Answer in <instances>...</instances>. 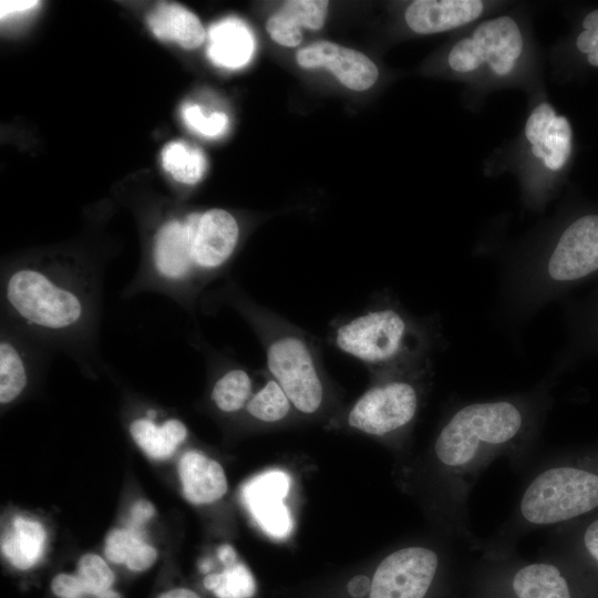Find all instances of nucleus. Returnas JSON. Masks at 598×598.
<instances>
[{
    "instance_id": "nucleus-15",
    "label": "nucleus",
    "mask_w": 598,
    "mask_h": 598,
    "mask_svg": "<svg viewBox=\"0 0 598 598\" xmlns=\"http://www.w3.org/2000/svg\"><path fill=\"white\" fill-rule=\"evenodd\" d=\"M178 475L185 498L195 505L220 499L227 492V478L221 465L196 451L186 452L178 463Z\"/></svg>"
},
{
    "instance_id": "nucleus-24",
    "label": "nucleus",
    "mask_w": 598,
    "mask_h": 598,
    "mask_svg": "<svg viewBox=\"0 0 598 598\" xmlns=\"http://www.w3.org/2000/svg\"><path fill=\"white\" fill-rule=\"evenodd\" d=\"M162 163L173 178L184 184H196L206 172L204 153L184 142L168 143L162 152Z\"/></svg>"
},
{
    "instance_id": "nucleus-13",
    "label": "nucleus",
    "mask_w": 598,
    "mask_h": 598,
    "mask_svg": "<svg viewBox=\"0 0 598 598\" xmlns=\"http://www.w3.org/2000/svg\"><path fill=\"white\" fill-rule=\"evenodd\" d=\"M297 62L306 69L326 68L354 91L370 89L379 78L378 66L365 54L329 41L315 42L299 50Z\"/></svg>"
},
{
    "instance_id": "nucleus-8",
    "label": "nucleus",
    "mask_w": 598,
    "mask_h": 598,
    "mask_svg": "<svg viewBox=\"0 0 598 598\" xmlns=\"http://www.w3.org/2000/svg\"><path fill=\"white\" fill-rule=\"evenodd\" d=\"M528 272L526 281L535 301L598 276V213L582 214L567 223Z\"/></svg>"
},
{
    "instance_id": "nucleus-18",
    "label": "nucleus",
    "mask_w": 598,
    "mask_h": 598,
    "mask_svg": "<svg viewBox=\"0 0 598 598\" xmlns=\"http://www.w3.org/2000/svg\"><path fill=\"white\" fill-rule=\"evenodd\" d=\"M155 410H147L146 416L135 419L130 424V433L137 446L151 458H168L186 440L188 431L178 419L172 417L157 424Z\"/></svg>"
},
{
    "instance_id": "nucleus-23",
    "label": "nucleus",
    "mask_w": 598,
    "mask_h": 598,
    "mask_svg": "<svg viewBox=\"0 0 598 598\" xmlns=\"http://www.w3.org/2000/svg\"><path fill=\"white\" fill-rule=\"evenodd\" d=\"M254 394L250 372L239 365L227 368L214 382L210 400L224 413H236L246 408Z\"/></svg>"
},
{
    "instance_id": "nucleus-10",
    "label": "nucleus",
    "mask_w": 598,
    "mask_h": 598,
    "mask_svg": "<svg viewBox=\"0 0 598 598\" xmlns=\"http://www.w3.org/2000/svg\"><path fill=\"white\" fill-rule=\"evenodd\" d=\"M441 567V556L426 546L396 549L378 565L370 598H425Z\"/></svg>"
},
{
    "instance_id": "nucleus-27",
    "label": "nucleus",
    "mask_w": 598,
    "mask_h": 598,
    "mask_svg": "<svg viewBox=\"0 0 598 598\" xmlns=\"http://www.w3.org/2000/svg\"><path fill=\"white\" fill-rule=\"evenodd\" d=\"M78 578L82 582L86 595L97 597L111 589L115 576L106 561L96 554H85L78 563Z\"/></svg>"
},
{
    "instance_id": "nucleus-7",
    "label": "nucleus",
    "mask_w": 598,
    "mask_h": 598,
    "mask_svg": "<svg viewBox=\"0 0 598 598\" xmlns=\"http://www.w3.org/2000/svg\"><path fill=\"white\" fill-rule=\"evenodd\" d=\"M598 507V473L568 463L548 464L524 489L507 533L569 522Z\"/></svg>"
},
{
    "instance_id": "nucleus-5",
    "label": "nucleus",
    "mask_w": 598,
    "mask_h": 598,
    "mask_svg": "<svg viewBox=\"0 0 598 598\" xmlns=\"http://www.w3.org/2000/svg\"><path fill=\"white\" fill-rule=\"evenodd\" d=\"M461 31L444 56L450 76L486 89L515 84L528 71L533 48L518 16H491Z\"/></svg>"
},
{
    "instance_id": "nucleus-21",
    "label": "nucleus",
    "mask_w": 598,
    "mask_h": 598,
    "mask_svg": "<svg viewBox=\"0 0 598 598\" xmlns=\"http://www.w3.org/2000/svg\"><path fill=\"white\" fill-rule=\"evenodd\" d=\"M27 351L18 339L2 333L0 341V402H13L27 388L29 368Z\"/></svg>"
},
{
    "instance_id": "nucleus-37",
    "label": "nucleus",
    "mask_w": 598,
    "mask_h": 598,
    "mask_svg": "<svg viewBox=\"0 0 598 598\" xmlns=\"http://www.w3.org/2000/svg\"><path fill=\"white\" fill-rule=\"evenodd\" d=\"M96 598H121V596L116 591L109 589L100 594Z\"/></svg>"
},
{
    "instance_id": "nucleus-3",
    "label": "nucleus",
    "mask_w": 598,
    "mask_h": 598,
    "mask_svg": "<svg viewBox=\"0 0 598 598\" xmlns=\"http://www.w3.org/2000/svg\"><path fill=\"white\" fill-rule=\"evenodd\" d=\"M328 341L378 378L429 363L433 339L424 323L384 302L336 321Z\"/></svg>"
},
{
    "instance_id": "nucleus-14",
    "label": "nucleus",
    "mask_w": 598,
    "mask_h": 598,
    "mask_svg": "<svg viewBox=\"0 0 598 598\" xmlns=\"http://www.w3.org/2000/svg\"><path fill=\"white\" fill-rule=\"evenodd\" d=\"M503 586L507 598H573L566 577L549 560L511 564Z\"/></svg>"
},
{
    "instance_id": "nucleus-33",
    "label": "nucleus",
    "mask_w": 598,
    "mask_h": 598,
    "mask_svg": "<svg viewBox=\"0 0 598 598\" xmlns=\"http://www.w3.org/2000/svg\"><path fill=\"white\" fill-rule=\"evenodd\" d=\"M581 542L587 555L598 564V518L586 526Z\"/></svg>"
},
{
    "instance_id": "nucleus-6",
    "label": "nucleus",
    "mask_w": 598,
    "mask_h": 598,
    "mask_svg": "<svg viewBox=\"0 0 598 598\" xmlns=\"http://www.w3.org/2000/svg\"><path fill=\"white\" fill-rule=\"evenodd\" d=\"M573 128L568 118L547 100L528 112L517 140L514 166L529 208L539 210L549 200L559 173L573 152Z\"/></svg>"
},
{
    "instance_id": "nucleus-28",
    "label": "nucleus",
    "mask_w": 598,
    "mask_h": 598,
    "mask_svg": "<svg viewBox=\"0 0 598 598\" xmlns=\"http://www.w3.org/2000/svg\"><path fill=\"white\" fill-rule=\"evenodd\" d=\"M182 116L189 128L207 137L220 136L228 128V117L226 114L216 112L207 117L196 104L184 105Z\"/></svg>"
},
{
    "instance_id": "nucleus-36",
    "label": "nucleus",
    "mask_w": 598,
    "mask_h": 598,
    "mask_svg": "<svg viewBox=\"0 0 598 598\" xmlns=\"http://www.w3.org/2000/svg\"><path fill=\"white\" fill-rule=\"evenodd\" d=\"M158 598H199L194 591L186 588H175L162 594Z\"/></svg>"
},
{
    "instance_id": "nucleus-4",
    "label": "nucleus",
    "mask_w": 598,
    "mask_h": 598,
    "mask_svg": "<svg viewBox=\"0 0 598 598\" xmlns=\"http://www.w3.org/2000/svg\"><path fill=\"white\" fill-rule=\"evenodd\" d=\"M233 306L247 320L265 350L267 371L293 408L316 414L324 404L326 379L319 349L306 331L243 296Z\"/></svg>"
},
{
    "instance_id": "nucleus-1",
    "label": "nucleus",
    "mask_w": 598,
    "mask_h": 598,
    "mask_svg": "<svg viewBox=\"0 0 598 598\" xmlns=\"http://www.w3.org/2000/svg\"><path fill=\"white\" fill-rule=\"evenodd\" d=\"M547 408L542 393L467 403L437 432L432 458L444 497L447 524L475 543L468 527L467 501L486 467L503 455H523L534 442Z\"/></svg>"
},
{
    "instance_id": "nucleus-19",
    "label": "nucleus",
    "mask_w": 598,
    "mask_h": 598,
    "mask_svg": "<svg viewBox=\"0 0 598 598\" xmlns=\"http://www.w3.org/2000/svg\"><path fill=\"white\" fill-rule=\"evenodd\" d=\"M147 24L161 40L174 41L185 49L199 47L206 38L199 19L177 3H161L147 16Z\"/></svg>"
},
{
    "instance_id": "nucleus-35",
    "label": "nucleus",
    "mask_w": 598,
    "mask_h": 598,
    "mask_svg": "<svg viewBox=\"0 0 598 598\" xmlns=\"http://www.w3.org/2000/svg\"><path fill=\"white\" fill-rule=\"evenodd\" d=\"M217 555H218L219 560L224 564V566H229L237 561L236 553L233 549V547L229 545H221L218 548Z\"/></svg>"
},
{
    "instance_id": "nucleus-31",
    "label": "nucleus",
    "mask_w": 598,
    "mask_h": 598,
    "mask_svg": "<svg viewBox=\"0 0 598 598\" xmlns=\"http://www.w3.org/2000/svg\"><path fill=\"white\" fill-rule=\"evenodd\" d=\"M155 515V507L146 499H138L130 511V528L141 532L142 526Z\"/></svg>"
},
{
    "instance_id": "nucleus-26",
    "label": "nucleus",
    "mask_w": 598,
    "mask_h": 598,
    "mask_svg": "<svg viewBox=\"0 0 598 598\" xmlns=\"http://www.w3.org/2000/svg\"><path fill=\"white\" fill-rule=\"evenodd\" d=\"M205 588L214 591L218 598H251L256 584L250 570L240 563L225 566L219 574H210L204 578Z\"/></svg>"
},
{
    "instance_id": "nucleus-32",
    "label": "nucleus",
    "mask_w": 598,
    "mask_h": 598,
    "mask_svg": "<svg viewBox=\"0 0 598 598\" xmlns=\"http://www.w3.org/2000/svg\"><path fill=\"white\" fill-rule=\"evenodd\" d=\"M39 6V1L35 0H2L0 2V16L1 20L19 16L28 12Z\"/></svg>"
},
{
    "instance_id": "nucleus-11",
    "label": "nucleus",
    "mask_w": 598,
    "mask_h": 598,
    "mask_svg": "<svg viewBox=\"0 0 598 598\" xmlns=\"http://www.w3.org/2000/svg\"><path fill=\"white\" fill-rule=\"evenodd\" d=\"M502 7V2L485 0H415L405 8L404 22L422 35L460 31Z\"/></svg>"
},
{
    "instance_id": "nucleus-29",
    "label": "nucleus",
    "mask_w": 598,
    "mask_h": 598,
    "mask_svg": "<svg viewBox=\"0 0 598 598\" xmlns=\"http://www.w3.org/2000/svg\"><path fill=\"white\" fill-rule=\"evenodd\" d=\"M580 336L584 343L598 351V293L590 301L580 321Z\"/></svg>"
},
{
    "instance_id": "nucleus-30",
    "label": "nucleus",
    "mask_w": 598,
    "mask_h": 598,
    "mask_svg": "<svg viewBox=\"0 0 598 598\" xmlns=\"http://www.w3.org/2000/svg\"><path fill=\"white\" fill-rule=\"evenodd\" d=\"M51 590L59 598H82L85 589L78 576L59 574L51 581Z\"/></svg>"
},
{
    "instance_id": "nucleus-22",
    "label": "nucleus",
    "mask_w": 598,
    "mask_h": 598,
    "mask_svg": "<svg viewBox=\"0 0 598 598\" xmlns=\"http://www.w3.org/2000/svg\"><path fill=\"white\" fill-rule=\"evenodd\" d=\"M104 554L110 561L124 564L133 571L148 569L157 558L156 549L143 539L141 532L130 527L109 533Z\"/></svg>"
},
{
    "instance_id": "nucleus-17",
    "label": "nucleus",
    "mask_w": 598,
    "mask_h": 598,
    "mask_svg": "<svg viewBox=\"0 0 598 598\" xmlns=\"http://www.w3.org/2000/svg\"><path fill=\"white\" fill-rule=\"evenodd\" d=\"M254 50L252 33L236 18L224 19L208 30L207 54L218 66L239 69L249 62Z\"/></svg>"
},
{
    "instance_id": "nucleus-25",
    "label": "nucleus",
    "mask_w": 598,
    "mask_h": 598,
    "mask_svg": "<svg viewBox=\"0 0 598 598\" xmlns=\"http://www.w3.org/2000/svg\"><path fill=\"white\" fill-rule=\"evenodd\" d=\"M293 408L279 383L269 377L251 395L245 410L262 423H277L286 419Z\"/></svg>"
},
{
    "instance_id": "nucleus-34",
    "label": "nucleus",
    "mask_w": 598,
    "mask_h": 598,
    "mask_svg": "<svg viewBox=\"0 0 598 598\" xmlns=\"http://www.w3.org/2000/svg\"><path fill=\"white\" fill-rule=\"evenodd\" d=\"M371 588V581L365 575L354 576L348 584V591L354 598L365 596Z\"/></svg>"
},
{
    "instance_id": "nucleus-9",
    "label": "nucleus",
    "mask_w": 598,
    "mask_h": 598,
    "mask_svg": "<svg viewBox=\"0 0 598 598\" xmlns=\"http://www.w3.org/2000/svg\"><path fill=\"white\" fill-rule=\"evenodd\" d=\"M429 370L426 363L378 377L349 410L347 424L378 437L404 432L417 415Z\"/></svg>"
},
{
    "instance_id": "nucleus-12",
    "label": "nucleus",
    "mask_w": 598,
    "mask_h": 598,
    "mask_svg": "<svg viewBox=\"0 0 598 598\" xmlns=\"http://www.w3.org/2000/svg\"><path fill=\"white\" fill-rule=\"evenodd\" d=\"M290 489L289 475L270 470L249 480L243 487V499L259 527L276 539L287 538L293 526L285 504Z\"/></svg>"
},
{
    "instance_id": "nucleus-2",
    "label": "nucleus",
    "mask_w": 598,
    "mask_h": 598,
    "mask_svg": "<svg viewBox=\"0 0 598 598\" xmlns=\"http://www.w3.org/2000/svg\"><path fill=\"white\" fill-rule=\"evenodd\" d=\"M95 270L53 262H30L4 272L7 311L39 337L56 342L91 336L96 311Z\"/></svg>"
},
{
    "instance_id": "nucleus-16",
    "label": "nucleus",
    "mask_w": 598,
    "mask_h": 598,
    "mask_svg": "<svg viewBox=\"0 0 598 598\" xmlns=\"http://www.w3.org/2000/svg\"><path fill=\"white\" fill-rule=\"evenodd\" d=\"M328 1H287L266 23L274 41L285 47H296L302 40L301 28L320 29L326 20Z\"/></svg>"
},
{
    "instance_id": "nucleus-20",
    "label": "nucleus",
    "mask_w": 598,
    "mask_h": 598,
    "mask_svg": "<svg viewBox=\"0 0 598 598\" xmlns=\"http://www.w3.org/2000/svg\"><path fill=\"white\" fill-rule=\"evenodd\" d=\"M45 544L47 532L41 523L16 516L2 537L1 550L12 566L25 570L40 561Z\"/></svg>"
}]
</instances>
